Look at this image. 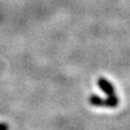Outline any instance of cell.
<instances>
[{
  "instance_id": "cell-3",
  "label": "cell",
  "mask_w": 130,
  "mask_h": 130,
  "mask_svg": "<svg viewBox=\"0 0 130 130\" xmlns=\"http://www.w3.org/2000/svg\"><path fill=\"white\" fill-rule=\"evenodd\" d=\"M0 130H9L8 124L3 123V122H0Z\"/></svg>"
},
{
  "instance_id": "cell-1",
  "label": "cell",
  "mask_w": 130,
  "mask_h": 130,
  "mask_svg": "<svg viewBox=\"0 0 130 130\" xmlns=\"http://www.w3.org/2000/svg\"><path fill=\"white\" fill-rule=\"evenodd\" d=\"M89 103L92 106L95 107H109V108H115L119 105V100L116 95L108 96V99L104 100L99 95H91L89 97Z\"/></svg>"
},
{
  "instance_id": "cell-2",
  "label": "cell",
  "mask_w": 130,
  "mask_h": 130,
  "mask_svg": "<svg viewBox=\"0 0 130 130\" xmlns=\"http://www.w3.org/2000/svg\"><path fill=\"white\" fill-rule=\"evenodd\" d=\"M97 85L100 86V88L108 95V96H112V95H116L115 94V88L114 86L111 84V82H109L107 79L105 78H100L97 80Z\"/></svg>"
}]
</instances>
